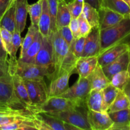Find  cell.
<instances>
[{
  "label": "cell",
  "instance_id": "cell-19",
  "mask_svg": "<svg viewBox=\"0 0 130 130\" xmlns=\"http://www.w3.org/2000/svg\"><path fill=\"white\" fill-rule=\"evenodd\" d=\"M108 114L114 122L109 130H130V109Z\"/></svg>",
  "mask_w": 130,
  "mask_h": 130
},
{
  "label": "cell",
  "instance_id": "cell-47",
  "mask_svg": "<svg viewBox=\"0 0 130 130\" xmlns=\"http://www.w3.org/2000/svg\"><path fill=\"white\" fill-rule=\"evenodd\" d=\"M123 92L125 93V95H126V96L128 97V100H129V104H130V78L128 81V82L127 83V84L126 85V86H124V89H123Z\"/></svg>",
  "mask_w": 130,
  "mask_h": 130
},
{
  "label": "cell",
  "instance_id": "cell-15",
  "mask_svg": "<svg viewBox=\"0 0 130 130\" xmlns=\"http://www.w3.org/2000/svg\"><path fill=\"white\" fill-rule=\"evenodd\" d=\"M72 72H68L50 81L48 88V96H59L69 88V81Z\"/></svg>",
  "mask_w": 130,
  "mask_h": 130
},
{
  "label": "cell",
  "instance_id": "cell-48",
  "mask_svg": "<svg viewBox=\"0 0 130 130\" xmlns=\"http://www.w3.org/2000/svg\"><path fill=\"white\" fill-rule=\"evenodd\" d=\"M127 71H128V73H129V75L130 76V50H129V62H128V66Z\"/></svg>",
  "mask_w": 130,
  "mask_h": 130
},
{
  "label": "cell",
  "instance_id": "cell-45",
  "mask_svg": "<svg viewBox=\"0 0 130 130\" xmlns=\"http://www.w3.org/2000/svg\"><path fill=\"white\" fill-rule=\"evenodd\" d=\"M10 75L8 71V63L0 62V77Z\"/></svg>",
  "mask_w": 130,
  "mask_h": 130
},
{
  "label": "cell",
  "instance_id": "cell-27",
  "mask_svg": "<svg viewBox=\"0 0 130 130\" xmlns=\"http://www.w3.org/2000/svg\"><path fill=\"white\" fill-rule=\"evenodd\" d=\"M41 40L42 36L38 30L36 34L34 41L28 48V49L23 55L22 57H19V59L24 62H27V63H35L36 57L37 54H38L39 48L41 47Z\"/></svg>",
  "mask_w": 130,
  "mask_h": 130
},
{
  "label": "cell",
  "instance_id": "cell-6",
  "mask_svg": "<svg viewBox=\"0 0 130 130\" xmlns=\"http://www.w3.org/2000/svg\"><path fill=\"white\" fill-rule=\"evenodd\" d=\"M87 107L85 106L63 111L46 113L77 127L80 130H91L87 119Z\"/></svg>",
  "mask_w": 130,
  "mask_h": 130
},
{
  "label": "cell",
  "instance_id": "cell-42",
  "mask_svg": "<svg viewBox=\"0 0 130 130\" xmlns=\"http://www.w3.org/2000/svg\"><path fill=\"white\" fill-rule=\"evenodd\" d=\"M69 27L70 29H71V32H72L74 39H76L81 37L77 19H71V22H70L69 24Z\"/></svg>",
  "mask_w": 130,
  "mask_h": 130
},
{
  "label": "cell",
  "instance_id": "cell-50",
  "mask_svg": "<svg viewBox=\"0 0 130 130\" xmlns=\"http://www.w3.org/2000/svg\"><path fill=\"white\" fill-rule=\"evenodd\" d=\"M129 18L130 19V13H129Z\"/></svg>",
  "mask_w": 130,
  "mask_h": 130
},
{
  "label": "cell",
  "instance_id": "cell-23",
  "mask_svg": "<svg viewBox=\"0 0 130 130\" xmlns=\"http://www.w3.org/2000/svg\"><path fill=\"white\" fill-rule=\"evenodd\" d=\"M14 90L17 97L27 107L32 109V104L28 95L27 90L23 79L17 74L11 75Z\"/></svg>",
  "mask_w": 130,
  "mask_h": 130
},
{
  "label": "cell",
  "instance_id": "cell-36",
  "mask_svg": "<svg viewBox=\"0 0 130 130\" xmlns=\"http://www.w3.org/2000/svg\"><path fill=\"white\" fill-rule=\"evenodd\" d=\"M58 1V0H47L50 14L51 34L57 30V27H56V20H57Z\"/></svg>",
  "mask_w": 130,
  "mask_h": 130
},
{
  "label": "cell",
  "instance_id": "cell-35",
  "mask_svg": "<svg viewBox=\"0 0 130 130\" xmlns=\"http://www.w3.org/2000/svg\"><path fill=\"white\" fill-rule=\"evenodd\" d=\"M20 33L17 29H15L13 32L12 33V47L11 52L9 55V61H15L17 59V52L19 50V47L21 46L22 38H21Z\"/></svg>",
  "mask_w": 130,
  "mask_h": 130
},
{
  "label": "cell",
  "instance_id": "cell-32",
  "mask_svg": "<svg viewBox=\"0 0 130 130\" xmlns=\"http://www.w3.org/2000/svg\"><path fill=\"white\" fill-rule=\"evenodd\" d=\"M130 76L128 71H123L118 72L110 79V83L118 90L123 91L124 86L128 82Z\"/></svg>",
  "mask_w": 130,
  "mask_h": 130
},
{
  "label": "cell",
  "instance_id": "cell-28",
  "mask_svg": "<svg viewBox=\"0 0 130 130\" xmlns=\"http://www.w3.org/2000/svg\"><path fill=\"white\" fill-rule=\"evenodd\" d=\"M102 7L110 9L124 17H129L130 7L123 0H103Z\"/></svg>",
  "mask_w": 130,
  "mask_h": 130
},
{
  "label": "cell",
  "instance_id": "cell-38",
  "mask_svg": "<svg viewBox=\"0 0 130 130\" xmlns=\"http://www.w3.org/2000/svg\"><path fill=\"white\" fill-rule=\"evenodd\" d=\"M0 34L4 46L8 55H10L12 47V33L4 28L0 27Z\"/></svg>",
  "mask_w": 130,
  "mask_h": 130
},
{
  "label": "cell",
  "instance_id": "cell-10",
  "mask_svg": "<svg viewBox=\"0 0 130 130\" xmlns=\"http://www.w3.org/2000/svg\"><path fill=\"white\" fill-rule=\"evenodd\" d=\"M87 119L91 130H109L114 123L107 112H100L88 109Z\"/></svg>",
  "mask_w": 130,
  "mask_h": 130
},
{
  "label": "cell",
  "instance_id": "cell-24",
  "mask_svg": "<svg viewBox=\"0 0 130 130\" xmlns=\"http://www.w3.org/2000/svg\"><path fill=\"white\" fill-rule=\"evenodd\" d=\"M42 11L39 18L38 29L42 36L50 37L51 35V19L47 0H41Z\"/></svg>",
  "mask_w": 130,
  "mask_h": 130
},
{
  "label": "cell",
  "instance_id": "cell-11",
  "mask_svg": "<svg viewBox=\"0 0 130 130\" xmlns=\"http://www.w3.org/2000/svg\"><path fill=\"white\" fill-rule=\"evenodd\" d=\"M130 50V43L123 42L106 50L98 56V63L102 67L111 63Z\"/></svg>",
  "mask_w": 130,
  "mask_h": 130
},
{
  "label": "cell",
  "instance_id": "cell-7",
  "mask_svg": "<svg viewBox=\"0 0 130 130\" xmlns=\"http://www.w3.org/2000/svg\"><path fill=\"white\" fill-rule=\"evenodd\" d=\"M24 82L31 102L32 109L34 107L41 105L48 99V88L44 79L24 80Z\"/></svg>",
  "mask_w": 130,
  "mask_h": 130
},
{
  "label": "cell",
  "instance_id": "cell-12",
  "mask_svg": "<svg viewBox=\"0 0 130 130\" xmlns=\"http://www.w3.org/2000/svg\"><path fill=\"white\" fill-rule=\"evenodd\" d=\"M34 63L39 66H50L53 68L52 34L50 37L42 36L41 44Z\"/></svg>",
  "mask_w": 130,
  "mask_h": 130
},
{
  "label": "cell",
  "instance_id": "cell-3",
  "mask_svg": "<svg viewBox=\"0 0 130 130\" xmlns=\"http://www.w3.org/2000/svg\"><path fill=\"white\" fill-rule=\"evenodd\" d=\"M38 118L37 113L22 104L0 103V125L9 124L23 119Z\"/></svg>",
  "mask_w": 130,
  "mask_h": 130
},
{
  "label": "cell",
  "instance_id": "cell-9",
  "mask_svg": "<svg viewBox=\"0 0 130 130\" xmlns=\"http://www.w3.org/2000/svg\"><path fill=\"white\" fill-rule=\"evenodd\" d=\"M0 103L25 105L15 94L10 75L0 77Z\"/></svg>",
  "mask_w": 130,
  "mask_h": 130
},
{
  "label": "cell",
  "instance_id": "cell-39",
  "mask_svg": "<svg viewBox=\"0 0 130 130\" xmlns=\"http://www.w3.org/2000/svg\"><path fill=\"white\" fill-rule=\"evenodd\" d=\"M85 39L86 37L81 36L77 39H74L72 43L70 45V46L72 48L74 54L77 58H79L82 56L84 46H85Z\"/></svg>",
  "mask_w": 130,
  "mask_h": 130
},
{
  "label": "cell",
  "instance_id": "cell-29",
  "mask_svg": "<svg viewBox=\"0 0 130 130\" xmlns=\"http://www.w3.org/2000/svg\"><path fill=\"white\" fill-rule=\"evenodd\" d=\"M82 13L92 29L99 28L100 15L99 11L95 8L90 5V4L85 2Z\"/></svg>",
  "mask_w": 130,
  "mask_h": 130
},
{
  "label": "cell",
  "instance_id": "cell-43",
  "mask_svg": "<svg viewBox=\"0 0 130 130\" xmlns=\"http://www.w3.org/2000/svg\"><path fill=\"white\" fill-rule=\"evenodd\" d=\"M8 54L3 45L0 34V62L3 63H8Z\"/></svg>",
  "mask_w": 130,
  "mask_h": 130
},
{
  "label": "cell",
  "instance_id": "cell-13",
  "mask_svg": "<svg viewBox=\"0 0 130 130\" xmlns=\"http://www.w3.org/2000/svg\"><path fill=\"white\" fill-rule=\"evenodd\" d=\"M100 29H92L86 36L85 46L81 57H93L98 56L100 53Z\"/></svg>",
  "mask_w": 130,
  "mask_h": 130
},
{
  "label": "cell",
  "instance_id": "cell-30",
  "mask_svg": "<svg viewBox=\"0 0 130 130\" xmlns=\"http://www.w3.org/2000/svg\"><path fill=\"white\" fill-rule=\"evenodd\" d=\"M128 109H130L129 100L123 91L119 90L116 99L108 109L107 112H112Z\"/></svg>",
  "mask_w": 130,
  "mask_h": 130
},
{
  "label": "cell",
  "instance_id": "cell-20",
  "mask_svg": "<svg viewBox=\"0 0 130 130\" xmlns=\"http://www.w3.org/2000/svg\"><path fill=\"white\" fill-rule=\"evenodd\" d=\"M98 57H81L77 59L75 70L79 77H87L98 65Z\"/></svg>",
  "mask_w": 130,
  "mask_h": 130
},
{
  "label": "cell",
  "instance_id": "cell-40",
  "mask_svg": "<svg viewBox=\"0 0 130 130\" xmlns=\"http://www.w3.org/2000/svg\"><path fill=\"white\" fill-rule=\"evenodd\" d=\"M77 20H78L79 27L81 36L86 37L90 32V31L92 29V27L89 24V23L88 22L87 20L85 17L83 13L78 17Z\"/></svg>",
  "mask_w": 130,
  "mask_h": 130
},
{
  "label": "cell",
  "instance_id": "cell-2",
  "mask_svg": "<svg viewBox=\"0 0 130 130\" xmlns=\"http://www.w3.org/2000/svg\"><path fill=\"white\" fill-rule=\"evenodd\" d=\"M8 71L10 76L17 74L24 80H36L48 77L53 72V68L50 66L27 63L17 59L15 61L8 60Z\"/></svg>",
  "mask_w": 130,
  "mask_h": 130
},
{
  "label": "cell",
  "instance_id": "cell-31",
  "mask_svg": "<svg viewBox=\"0 0 130 130\" xmlns=\"http://www.w3.org/2000/svg\"><path fill=\"white\" fill-rule=\"evenodd\" d=\"M38 30H39L38 27L32 25V24H30V25L28 28V31L25 35V38L22 39L21 44V51H20V54L19 57H22L23 55L25 53L27 50L28 49V48L30 46V44L34 41L36 34Z\"/></svg>",
  "mask_w": 130,
  "mask_h": 130
},
{
  "label": "cell",
  "instance_id": "cell-33",
  "mask_svg": "<svg viewBox=\"0 0 130 130\" xmlns=\"http://www.w3.org/2000/svg\"><path fill=\"white\" fill-rule=\"evenodd\" d=\"M28 13L30 15L31 24L38 27L39 18L42 11V1L38 0L36 3L32 5H28Z\"/></svg>",
  "mask_w": 130,
  "mask_h": 130
},
{
  "label": "cell",
  "instance_id": "cell-25",
  "mask_svg": "<svg viewBox=\"0 0 130 130\" xmlns=\"http://www.w3.org/2000/svg\"><path fill=\"white\" fill-rule=\"evenodd\" d=\"M71 19L72 17L67 6V1L66 0H58L56 20L57 30H59L63 27L69 25Z\"/></svg>",
  "mask_w": 130,
  "mask_h": 130
},
{
  "label": "cell",
  "instance_id": "cell-16",
  "mask_svg": "<svg viewBox=\"0 0 130 130\" xmlns=\"http://www.w3.org/2000/svg\"><path fill=\"white\" fill-rule=\"evenodd\" d=\"M38 117L50 130H80L78 128L68 124L46 112L37 113Z\"/></svg>",
  "mask_w": 130,
  "mask_h": 130
},
{
  "label": "cell",
  "instance_id": "cell-18",
  "mask_svg": "<svg viewBox=\"0 0 130 130\" xmlns=\"http://www.w3.org/2000/svg\"><path fill=\"white\" fill-rule=\"evenodd\" d=\"M129 62V51L118 57L111 63L102 67L105 76L110 81L114 74L123 71H126Z\"/></svg>",
  "mask_w": 130,
  "mask_h": 130
},
{
  "label": "cell",
  "instance_id": "cell-8",
  "mask_svg": "<svg viewBox=\"0 0 130 130\" xmlns=\"http://www.w3.org/2000/svg\"><path fill=\"white\" fill-rule=\"evenodd\" d=\"M90 86L87 77L79 76L77 81L60 95L61 97L71 100L86 102V99L90 93Z\"/></svg>",
  "mask_w": 130,
  "mask_h": 130
},
{
  "label": "cell",
  "instance_id": "cell-37",
  "mask_svg": "<svg viewBox=\"0 0 130 130\" xmlns=\"http://www.w3.org/2000/svg\"><path fill=\"white\" fill-rule=\"evenodd\" d=\"M84 3L85 0H72L69 2H67L72 19H77L82 13Z\"/></svg>",
  "mask_w": 130,
  "mask_h": 130
},
{
  "label": "cell",
  "instance_id": "cell-1",
  "mask_svg": "<svg viewBox=\"0 0 130 130\" xmlns=\"http://www.w3.org/2000/svg\"><path fill=\"white\" fill-rule=\"evenodd\" d=\"M100 53L130 38V19L125 17L114 26L100 30Z\"/></svg>",
  "mask_w": 130,
  "mask_h": 130
},
{
  "label": "cell",
  "instance_id": "cell-41",
  "mask_svg": "<svg viewBox=\"0 0 130 130\" xmlns=\"http://www.w3.org/2000/svg\"><path fill=\"white\" fill-rule=\"evenodd\" d=\"M57 30L59 31L60 34H61L62 38L64 39V40L67 42V44L69 46L71 45V43H72V41H73L74 39L72 33V32H71L69 25L63 27H62L61 29H60L59 30Z\"/></svg>",
  "mask_w": 130,
  "mask_h": 130
},
{
  "label": "cell",
  "instance_id": "cell-51",
  "mask_svg": "<svg viewBox=\"0 0 130 130\" xmlns=\"http://www.w3.org/2000/svg\"><path fill=\"white\" fill-rule=\"evenodd\" d=\"M0 126H1V125H0Z\"/></svg>",
  "mask_w": 130,
  "mask_h": 130
},
{
  "label": "cell",
  "instance_id": "cell-21",
  "mask_svg": "<svg viewBox=\"0 0 130 130\" xmlns=\"http://www.w3.org/2000/svg\"><path fill=\"white\" fill-rule=\"evenodd\" d=\"M87 79L91 90H103L110 83V81L103 71L102 67L99 63Z\"/></svg>",
  "mask_w": 130,
  "mask_h": 130
},
{
  "label": "cell",
  "instance_id": "cell-49",
  "mask_svg": "<svg viewBox=\"0 0 130 130\" xmlns=\"http://www.w3.org/2000/svg\"><path fill=\"white\" fill-rule=\"evenodd\" d=\"M123 1H124L130 7V0H123Z\"/></svg>",
  "mask_w": 130,
  "mask_h": 130
},
{
  "label": "cell",
  "instance_id": "cell-34",
  "mask_svg": "<svg viewBox=\"0 0 130 130\" xmlns=\"http://www.w3.org/2000/svg\"><path fill=\"white\" fill-rule=\"evenodd\" d=\"M119 91V90L113 86L111 83L109 84L108 86H107L105 88L102 90L104 102L108 109L113 102L114 99H116Z\"/></svg>",
  "mask_w": 130,
  "mask_h": 130
},
{
  "label": "cell",
  "instance_id": "cell-17",
  "mask_svg": "<svg viewBox=\"0 0 130 130\" xmlns=\"http://www.w3.org/2000/svg\"><path fill=\"white\" fill-rule=\"evenodd\" d=\"M86 104L89 110L100 112H107L108 108L103 96L102 90H91L86 99Z\"/></svg>",
  "mask_w": 130,
  "mask_h": 130
},
{
  "label": "cell",
  "instance_id": "cell-26",
  "mask_svg": "<svg viewBox=\"0 0 130 130\" xmlns=\"http://www.w3.org/2000/svg\"><path fill=\"white\" fill-rule=\"evenodd\" d=\"M0 27L13 33L16 29L15 21V0H13L3 15L0 18Z\"/></svg>",
  "mask_w": 130,
  "mask_h": 130
},
{
  "label": "cell",
  "instance_id": "cell-22",
  "mask_svg": "<svg viewBox=\"0 0 130 130\" xmlns=\"http://www.w3.org/2000/svg\"><path fill=\"white\" fill-rule=\"evenodd\" d=\"M29 3L27 0H15V21L16 29L22 32L26 25Z\"/></svg>",
  "mask_w": 130,
  "mask_h": 130
},
{
  "label": "cell",
  "instance_id": "cell-4",
  "mask_svg": "<svg viewBox=\"0 0 130 130\" xmlns=\"http://www.w3.org/2000/svg\"><path fill=\"white\" fill-rule=\"evenodd\" d=\"M51 34L53 45V72L47 77L50 81L57 77L61 66L71 52L70 46L62 38L58 30Z\"/></svg>",
  "mask_w": 130,
  "mask_h": 130
},
{
  "label": "cell",
  "instance_id": "cell-44",
  "mask_svg": "<svg viewBox=\"0 0 130 130\" xmlns=\"http://www.w3.org/2000/svg\"><path fill=\"white\" fill-rule=\"evenodd\" d=\"M13 0H0V18L2 17Z\"/></svg>",
  "mask_w": 130,
  "mask_h": 130
},
{
  "label": "cell",
  "instance_id": "cell-5",
  "mask_svg": "<svg viewBox=\"0 0 130 130\" xmlns=\"http://www.w3.org/2000/svg\"><path fill=\"white\" fill-rule=\"evenodd\" d=\"M85 106H86V102L71 100L61 96H49L43 104L34 107L32 109L36 113L53 112Z\"/></svg>",
  "mask_w": 130,
  "mask_h": 130
},
{
  "label": "cell",
  "instance_id": "cell-46",
  "mask_svg": "<svg viewBox=\"0 0 130 130\" xmlns=\"http://www.w3.org/2000/svg\"><path fill=\"white\" fill-rule=\"evenodd\" d=\"M103 0H85V2L90 4L99 11L102 8Z\"/></svg>",
  "mask_w": 130,
  "mask_h": 130
},
{
  "label": "cell",
  "instance_id": "cell-14",
  "mask_svg": "<svg viewBox=\"0 0 130 130\" xmlns=\"http://www.w3.org/2000/svg\"><path fill=\"white\" fill-rule=\"evenodd\" d=\"M99 13L100 15V30L114 26L126 17L119 13L104 7H102L99 10Z\"/></svg>",
  "mask_w": 130,
  "mask_h": 130
}]
</instances>
